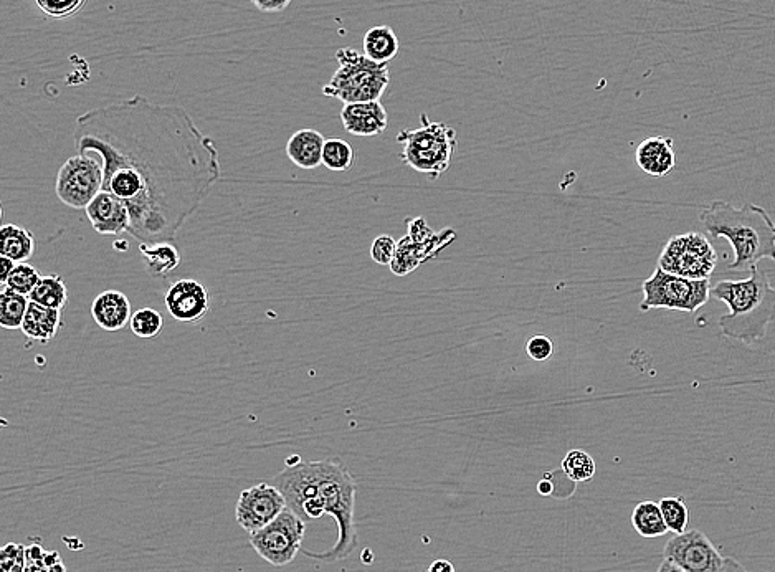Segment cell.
Returning <instances> with one entry per match:
<instances>
[{
    "label": "cell",
    "mask_w": 775,
    "mask_h": 572,
    "mask_svg": "<svg viewBox=\"0 0 775 572\" xmlns=\"http://www.w3.org/2000/svg\"><path fill=\"white\" fill-rule=\"evenodd\" d=\"M73 141L78 154L100 159L103 191L126 204L141 244L176 239L222 176L214 139L189 113L144 96L78 116Z\"/></svg>",
    "instance_id": "cell-1"
},
{
    "label": "cell",
    "mask_w": 775,
    "mask_h": 572,
    "mask_svg": "<svg viewBox=\"0 0 775 572\" xmlns=\"http://www.w3.org/2000/svg\"><path fill=\"white\" fill-rule=\"evenodd\" d=\"M699 222L711 237H724L733 245L734 262L729 270L752 272L762 258L775 260V224L759 205L734 207L729 202L714 201L701 212Z\"/></svg>",
    "instance_id": "cell-2"
},
{
    "label": "cell",
    "mask_w": 775,
    "mask_h": 572,
    "mask_svg": "<svg viewBox=\"0 0 775 572\" xmlns=\"http://www.w3.org/2000/svg\"><path fill=\"white\" fill-rule=\"evenodd\" d=\"M711 295L731 310L719 320L724 336L747 346L766 338L775 320V288L767 272L756 267L746 280H721L711 286Z\"/></svg>",
    "instance_id": "cell-3"
},
{
    "label": "cell",
    "mask_w": 775,
    "mask_h": 572,
    "mask_svg": "<svg viewBox=\"0 0 775 572\" xmlns=\"http://www.w3.org/2000/svg\"><path fill=\"white\" fill-rule=\"evenodd\" d=\"M318 470V491L326 503V515L333 516L338 525V541L326 553L305 551L311 559L336 563L349 558L357 548V531L354 523L356 511L357 483L351 472L339 460H316Z\"/></svg>",
    "instance_id": "cell-4"
},
{
    "label": "cell",
    "mask_w": 775,
    "mask_h": 572,
    "mask_svg": "<svg viewBox=\"0 0 775 572\" xmlns=\"http://www.w3.org/2000/svg\"><path fill=\"white\" fill-rule=\"evenodd\" d=\"M339 68L334 72L323 95L343 101L344 105L381 101L389 86V65L374 62L354 48H339L336 52Z\"/></svg>",
    "instance_id": "cell-5"
},
{
    "label": "cell",
    "mask_w": 775,
    "mask_h": 572,
    "mask_svg": "<svg viewBox=\"0 0 775 572\" xmlns=\"http://www.w3.org/2000/svg\"><path fill=\"white\" fill-rule=\"evenodd\" d=\"M397 143L404 144L400 159L414 171L438 179L448 171L457 151V131L445 123H433L427 115L420 116V128L404 129L397 134Z\"/></svg>",
    "instance_id": "cell-6"
},
{
    "label": "cell",
    "mask_w": 775,
    "mask_h": 572,
    "mask_svg": "<svg viewBox=\"0 0 775 572\" xmlns=\"http://www.w3.org/2000/svg\"><path fill=\"white\" fill-rule=\"evenodd\" d=\"M643 301L640 310H665L695 313L706 305L711 295L709 280H691V278L673 275L657 267L652 277L642 285Z\"/></svg>",
    "instance_id": "cell-7"
},
{
    "label": "cell",
    "mask_w": 775,
    "mask_h": 572,
    "mask_svg": "<svg viewBox=\"0 0 775 572\" xmlns=\"http://www.w3.org/2000/svg\"><path fill=\"white\" fill-rule=\"evenodd\" d=\"M716 263L718 255L709 240L704 235L690 232L668 240L661 252L658 267L691 280H709Z\"/></svg>",
    "instance_id": "cell-8"
},
{
    "label": "cell",
    "mask_w": 775,
    "mask_h": 572,
    "mask_svg": "<svg viewBox=\"0 0 775 572\" xmlns=\"http://www.w3.org/2000/svg\"><path fill=\"white\" fill-rule=\"evenodd\" d=\"M105 184V171L100 159L90 154H77L67 159L57 174L55 192L62 204L72 209H86Z\"/></svg>",
    "instance_id": "cell-9"
},
{
    "label": "cell",
    "mask_w": 775,
    "mask_h": 572,
    "mask_svg": "<svg viewBox=\"0 0 775 572\" xmlns=\"http://www.w3.org/2000/svg\"><path fill=\"white\" fill-rule=\"evenodd\" d=\"M305 531L306 521L286 508L270 525L250 533V544L267 563L286 566L300 553Z\"/></svg>",
    "instance_id": "cell-10"
},
{
    "label": "cell",
    "mask_w": 775,
    "mask_h": 572,
    "mask_svg": "<svg viewBox=\"0 0 775 572\" xmlns=\"http://www.w3.org/2000/svg\"><path fill=\"white\" fill-rule=\"evenodd\" d=\"M663 556L686 572L723 571V556L711 539L699 530L685 531L668 539Z\"/></svg>",
    "instance_id": "cell-11"
},
{
    "label": "cell",
    "mask_w": 775,
    "mask_h": 572,
    "mask_svg": "<svg viewBox=\"0 0 775 572\" xmlns=\"http://www.w3.org/2000/svg\"><path fill=\"white\" fill-rule=\"evenodd\" d=\"M285 496L272 483H258L238 496L235 518L248 533L262 530L286 510Z\"/></svg>",
    "instance_id": "cell-12"
},
{
    "label": "cell",
    "mask_w": 775,
    "mask_h": 572,
    "mask_svg": "<svg viewBox=\"0 0 775 572\" xmlns=\"http://www.w3.org/2000/svg\"><path fill=\"white\" fill-rule=\"evenodd\" d=\"M172 318L181 323H197L210 310V295L207 288L197 280H179L172 283L164 298Z\"/></svg>",
    "instance_id": "cell-13"
},
{
    "label": "cell",
    "mask_w": 775,
    "mask_h": 572,
    "mask_svg": "<svg viewBox=\"0 0 775 572\" xmlns=\"http://www.w3.org/2000/svg\"><path fill=\"white\" fill-rule=\"evenodd\" d=\"M455 237H457L455 230L445 229L442 232H437L435 237L425 244H417L407 235L400 242H397V252H395L394 260L390 263V270L397 277L409 275L417 270L422 263L437 257L443 248L455 240Z\"/></svg>",
    "instance_id": "cell-14"
},
{
    "label": "cell",
    "mask_w": 775,
    "mask_h": 572,
    "mask_svg": "<svg viewBox=\"0 0 775 572\" xmlns=\"http://www.w3.org/2000/svg\"><path fill=\"white\" fill-rule=\"evenodd\" d=\"M91 227L100 235H121L131 227V214L121 199L111 192L101 191L86 207Z\"/></svg>",
    "instance_id": "cell-15"
},
{
    "label": "cell",
    "mask_w": 775,
    "mask_h": 572,
    "mask_svg": "<svg viewBox=\"0 0 775 572\" xmlns=\"http://www.w3.org/2000/svg\"><path fill=\"white\" fill-rule=\"evenodd\" d=\"M341 121L344 129L352 136L372 138L386 131L389 116L381 101H364L344 105Z\"/></svg>",
    "instance_id": "cell-16"
},
{
    "label": "cell",
    "mask_w": 775,
    "mask_h": 572,
    "mask_svg": "<svg viewBox=\"0 0 775 572\" xmlns=\"http://www.w3.org/2000/svg\"><path fill=\"white\" fill-rule=\"evenodd\" d=\"M91 316L96 325L105 331H121L129 326L133 308L128 296L123 291L108 290L96 296L91 305Z\"/></svg>",
    "instance_id": "cell-17"
},
{
    "label": "cell",
    "mask_w": 775,
    "mask_h": 572,
    "mask_svg": "<svg viewBox=\"0 0 775 572\" xmlns=\"http://www.w3.org/2000/svg\"><path fill=\"white\" fill-rule=\"evenodd\" d=\"M635 161L650 176L663 177L675 169L676 156L673 139L653 136L638 144Z\"/></svg>",
    "instance_id": "cell-18"
},
{
    "label": "cell",
    "mask_w": 775,
    "mask_h": 572,
    "mask_svg": "<svg viewBox=\"0 0 775 572\" xmlns=\"http://www.w3.org/2000/svg\"><path fill=\"white\" fill-rule=\"evenodd\" d=\"M326 139L313 128H303L291 134L286 144V156L295 166L311 171L323 164V149Z\"/></svg>",
    "instance_id": "cell-19"
},
{
    "label": "cell",
    "mask_w": 775,
    "mask_h": 572,
    "mask_svg": "<svg viewBox=\"0 0 775 572\" xmlns=\"http://www.w3.org/2000/svg\"><path fill=\"white\" fill-rule=\"evenodd\" d=\"M60 326H62V311L45 308L39 303L30 301L24 325L20 329L32 341L47 344L57 338Z\"/></svg>",
    "instance_id": "cell-20"
},
{
    "label": "cell",
    "mask_w": 775,
    "mask_h": 572,
    "mask_svg": "<svg viewBox=\"0 0 775 572\" xmlns=\"http://www.w3.org/2000/svg\"><path fill=\"white\" fill-rule=\"evenodd\" d=\"M149 277L164 278L181 263V253L172 242H153L139 247Z\"/></svg>",
    "instance_id": "cell-21"
},
{
    "label": "cell",
    "mask_w": 775,
    "mask_h": 572,
    "mask_svg": "<svg viewBox=\"0 0 775 572\" xmlns=\"http://www.w3.org/2000/svg\"><path fill=\"white\" fill-rule=\"evenodd\" d=\"M364 55L374 62L389 65L390 60L399 53V37L389 25H377L367 30L364 35Z\"/></svg>",
    "instance_id": "cell-22"
},
{
    "label": "cell",
    "mask_w": 775,
    "mask_h": 572,
    "mask_svg": "<svg viewBox=\"0 0 775 572\" xmlns=\"http://www.w3.org/2000/svg\"><path fill=\"white\" fill-rule=\"evenodd\" d=\"M35 252V237L29 229L7 224L0 229V255L15 263L27 262Z\"/></svg>",
    "instance_id": "cell-23"
},
{
    "label": "cell",
    "mask_w": 775,
    "mask_h": 572,
    "mask_svg": "<svg viewBox=\"0 0 775 572\" xmlns=\"http://www.w3.org/2000/svg\"><path fill=\"white\" fill-rule=\"evenodd\" d=\"M632 525L642 538H660L670 531L661 513L660 503L655 501H642L633 508Z\"/></svg>",
    "instance_id": "cell-24"
},
{
    "label": "cell",
    "mask_w": 775,
    "mask_h": 572,
    "mask_svg": "<svg viewBox=\"0 0 775 572\" xmlns=\"http://www.w3.org/2000/svg\"><path fill=\"white\" fill-rule=\"evenodd\" d=\"M29 298L45 308L62 311L68 305L67 283L60 275H47L40 278L39 285L35 286Z\"/></svg>",
    "instance_id": "cell-25"
},
{
    "label": "cell",
    "mask_w": 775,
    "mask_h": 572,
    "mask_svg": "<svg viewBox=\"0 0 775 572\" xmlns=\"http://www.w3.org/2000/svg\"><path fill=\"white\" fill-rule=\"evenodd\" d=\"M29 305V296L20 295L4 286L0 293V326L4 329L22 328Z\"/></svg>",
    "instance_id": "cell-26"
},
{
    "label": "cell",
    "mask_w": 775,
    "mask_h": 572,
    "mask_svg": "<svg viewBox=\"0 0 775 572\" xmlns=\"http://www.w3.org/2000/svg\"><path fill=\"white\" fill-rule=\"evenodd\" d=\"M354 164V149L344 139H326L323 149V166L329 171L348 172Z\"/></svg>",
    "instance_id": "cell-27"
},
{
    "label": "cell",
    "mask_w": 775,
    "mask_h": 572,
    "mask_svg": "<svg viewBox=\"0 0 775 572\" xmlns=\"http://www.w3.org/2000/svg\"><path fill=\"white\" fill-rule=\"evenodd\" d=\"M562 472L571 478L572 482H589L595 475L594 458L584 450H571L562 460Z\"/></svg>",
    "instance_id": "cell-28"
},
{
    "label": "cell",
    "mask_w": 775,
    "mask_h": 572,
    "mask_svg": "<svg viewBox=\"0 0 775 572\" xmlns=\"http://www.w3.org/2000/svg\"><path fill=\"white\" fill-rule=\"evenodd\" d=\"M661 513L671 533H685L690 521V511L681 496H666L660 501Z\"/></svg>",
    "instance_id": "cell-29"
},
{
    "label": "cell",
    "mask_w": 775,
    "mask_h": 572,
    "mask_svg": "<svg viewBox=\"0 0 775 572\" xmlns=\"http://www.w3.org/2000/svg\"><path fill=\"white\" fill-rule=\"evenodd\" d=\"M164 328V318L159 311L153 308H141L134 311L129 321V329L133 331L134 336L141 339H153L161 334Z\"/></svg>",
    "instance_id": "cell-30"
},
{
    "label": "cell",
    "mask_w": 775,
    "mask_h": 572,
    "mask_svg": "<svg viewBox=\"0 0 775 572\" xmlns=\"http://www.w3.org/2000/svg\"><path fill=\"white\" fill-rule=\"evenodd\" d=\"M40 278L42 277L39 270L32 267L29 262L15 263L14 270L10 272L7 282L2 286L20 295L30 296L35 286L39 285Z\"/></svg>",
    "instance_id": "cell-31"
},
{
    "label": "cell",
    "mask_w": 775,
    "mask_h": 572,
    "mask_svg": "<svg viewBox=\"0 0 775 572\" xmlns=\"http://www.w3.org/2000/svg\"><path fill=\"white\" fill-rule=\"evenodd\" d=\"M35 4L50 19L62 20L77 15L85 7L86 0H35Z\"/></svg>",
    "instance_id": "cell-32"
},
{
    "label": "cell",
    "mask_w": 775,
    "mask_h": 572,
    "mask_svg": "<svg viewBox=\"0 0 775 572\" xmlns=\"http://www.w3.org/2000/svg\"><path fill=\"white\" fill-rule=\"evenodd\" d=\"M397 252V242L390 235H381L377 237L371 245V258L377 265L387 267L394 260Z\"/></svg>",
    "instance_id": "cell-33"
},
{
    "label": "cell",
    "mask_w": 775,
    "mask_h": 572,
    "mask_svg": "<svg viewBox=\"0 0 775 572\" xmlns=\"http://www.w3.org/2000/svg\"><path fill=\"white\" fill-rule=\"evenodd\" d=\"M526 353L533 361L541 363V361H547L551 358L552 353H554V344H552L551 338L538 334V336L529 339L528 344H526Z\"/></svg>",
    "instance_id": "cell-34"
},
{
    "label": "cell",
    "mask_w": 775,
    "mask_h": 572,
    "mask_svg": "<svg viewBox=\"0 0 775 572\" xmlns=\"http://www.w3.org/2000/svg\"><path fill=\"white\" fill-rule=\"evenodd\" d=\"M407 225H409L410 239L417 242V244H425V242L432 240L433 237H435V234H437V232H433V230L428 227L427 220H425L424 217L409 219L407 220Z\"/></svg>",
    "instance_id": "cell-35"
},
{
    "label": "cell",
    "mask_w": 775,
    "mask_h": 572,
    "mask_svg": "<svg viewBox=\"0 0 775 572\" xmlns=\"http://www.w3.org/2000/svg\"><path fill=\"white\" fill-rule=\"evenodd\" d=\"M260 12L265 14H278V12H285L290 7L293 0H250Z\"/></svg>",
    "instance_id": "cell-36"
},
{
    "label": "cell",
    "mask_w": 775,
    "mask_h": 572,
    "mask_svg": "<svg viewBox=\"0 0 775 572\" xmlns=\"http://www.w3.org/2000/svg\"><path fill=\"white\" fill-rule=\"evenodd\" d=\"M425 572H455V568H453V564L450 563V561H447V559H437V561H433V563L428 566L427 571Z\"/></svg>",
    "instance_id": "cell-37"
},
{
    "label": "cell",
    "mask_w": 775,
    "mask_h": 572,
    "mask_svg": "<svg viewBox=\"0 0 775 572\" xmlns=\"http://www.w3.org/2000/svg\"><path fill=\"white\" fill-rule=\"evenodd\" d=\"M0 267H2V273H0V283L5 285L7 278H9L10 272L14 270L15 262L10 258L0 257Z\"/></svg>",
    "instance_id": "cell-38"
},
{
    "label": "cell",
    "mask_w": 775,
    "mask_h": 572,
    "mask_svg": "<svg viewBox=\"0 0 775 572\" xmlns=\"http://www.w3.org/2000/svg\"><path fill=\"white\" fill-rule=\"evenodd\" d=\"M721 572H747L739 561L733 558H724L723 571Z\"/></svg>",
    "instance_id": "cell-39"
},
{
    "label": "cell",
    "mask_w": 775,
    "mask_h": 572,
    "mask_svg": "<svg viewBox=\"0 0 775 572\" xmlns=\"http://www.w3.org/2000/svg\"><path fill=\"white\" fill-rule=\"evenodd\" d=\"M657 572H686V571H683V569H681L680 566H676L675 563H671L670 559H663V563L660 564V568H658Z\"/></svg>",
    "instance_id": "cell-40"
}]
</instances>
